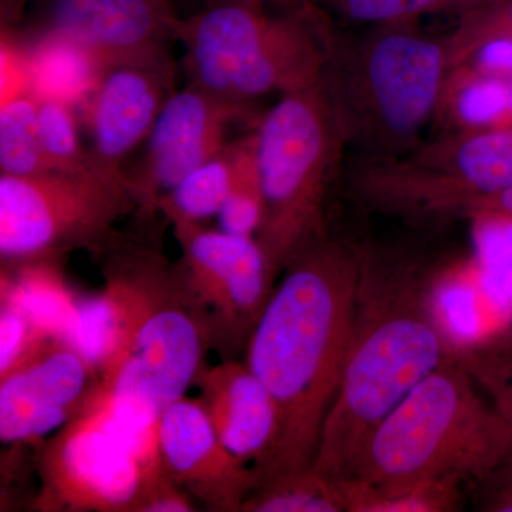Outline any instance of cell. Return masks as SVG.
Listing matches in <instances>:
<instances>
[{
	"mask_svg": "<svg viewBox=\"0 0 512 512\" xmlns=\"http://www.w3.org/2000/svg\"><path fill=\"white\" fill-rule=\"evenodd\" d=\"M356 245L352 333L313 463L340 484L352 480L377 426L458 350L437 313L433 256L412 242L367 237Z\"/></svg>",
	"mask_w": 512,
	"mask_h": 512,
	"instance_id": "1",
	"label": "cell"
},
{
	"mask_svg": "<svg viewBox=\"0 0 512 512\" xmlns=\"http://www.w3.org/2000/svg\"><path fill=\"white\" fill-rule=\"evenodd\" d=\"M356 239L325 231L288 262L247 346L245 365L274 400L276 431L258 485L315 463L338 394L353 315Z\"/></svg>",
	"mask_w": 512,
	"mask_h": 512,
	"instance_id": "2",
	"label": "cell"
},
{
	"mask_svg": "<svg viewBox=\"0 0 512 512\" xmlns=\"http://www.w3.org/2000/svg\"><path fill=\"white\" fill-rule=\"evenodd\" d=\"M133 215L97 254L117 338L96 390L161 420L197 380L211 345L177 262L165 255L168 221Z\"/></svg>",
	"mask_w": 512,
	"mask_h": 512,
	"instance_id": "3",
	"label": "cell"
},
{
	"mask_svg": "<svg viewBox=\"0 0 512 512\" xmlns=\"http://www.w3.org/2000/svg\"><path fill=\"white\" fill-rule=\"evenodd\" d=\"M446 39L419 20L338 29L333 23L320 84L349 156L399 157L424 141L448 82Z\"/></svg>",
	"mask_w": 512,
	"mask_h": 512,
	"instance_id": "4",
	"label": "cell"
},
{
	"mask_svg": "<svg viewBox=\"0 0 512 512\" xmlns=\"http://www.w3.org/2000/svg\"><path fill=\"white\" fill-rule=\"evenodd\" d=\"M511 448L512 427L456 356L377 426L350 481L377 490L477 481Z\"/></svg>",
	"mask_w": 512,
	"mask_h": 512,
	"instance_id": "5",
	"label": "cell"
},
{
	"mask_svg": "<svg viewBox=\"0 0 512 512\" xmlns=\"http://www.w3.org/2000/svg\"><path fill=\"white\" fill-rule=\"evenodd\" d=\"M333 22L311 0L269 13L264 0H208L181 19L187 83L225 99L255 103L320 82Z\"/></svg>",
	"mask_w": 512,
	"mask_h": 512,
	"instance_id": "6",
	"label": "cell"
},
{
	"mask_svg": "<svg viewBox=\"0 0 512 512\" xmlns=\"http://www.w3.org/2000/svg\"><path fill=\"white\" fill-rule=\"evenodd\" d=\"M252 131L264 204L255 239L274 292L292 256L328 228L330 195L349 150L320 82L279 96Z\"/></svg>",
	"mask_w": 512,
	"mask_h": 512,
	"instance_id": "7",
	"label": "cell"
},
{
	"mask_svg": "<svg viewBox=\"0 0 512 512\" xmlns=\"http://www.w3.org/2000/svg\"><path fill=\"white\" fill-rule=\"evenodd\" d=\"M340 184L362 210L414 227L458 220L468 202L512 187V123L446 131L399 157L348 156Z\"/></svg>",
	"mask_w": 512,
	"mask_h": 512,
	"instance_id": "8",
	"label": "cell"
},
{
	"mask_svg": "<svg viewBox=\"0 0 512 512\" xmlns=\"http://www.w3.org/2000/svg\"><path fill=\"white\" fill-rule=\"evenodd\" d=\"M136 210L126 177L101 171L0 174L2 265L55 262L77 249L97 255L117 222Z\"/></svg>",
	"mask_w": 512,
	"mask_h": 512,
	"instance_id": "9",
	"label": "cell"
},
{
	"mask_svg": "<svg viewBox=\"0 0 512 512\" xmlns=\"http://www.w3.org/2000/svg\"><path fill=\"white\" fill-rule=\"evenodd\" d=\"M181 248L177 268L197 306L211 349L224 360L247 349L271 296L264 254L255 237L204 224L173 225Z\"/></svg>",
	"mask_w": 512,
	"mask_h": 512,
	"instance_id": "10",
	"label": "cell"
},
{
	"mask_svg": "<svg viewBox=\"0 0 512 512\" xmlns=\"http://www.w3.org/2000/svg\"><path fill=\"white\" fill-rule=\"evenodd\" d=\"M35 507L60 512H140L148 478L92 410L57 430L39 458Z\"/></svg>",
	"mask_w": 512,
	"mask_h": 512,
	"instance_id": "11",
	"label": "cell"
},
{
	"mask_svg": "<svg viewBox=\"0 0 512 512\" xmlns=\"http://www.w3.org/2000/svg\"><path fill=\"white\" fill-rule=\"evenodd\" d=\"M255 103L225 99L187 83L171 96L144 141L143 153L124 170L137 202L134 214L156 215L158 204L185 175L227 146L231 128L255 127Z\"/></svg>",
	"mask_w": 512,
	"mask_h": 512,
	"instance_id": "12",
	"label": "cell"
},
{
	"mask_svg": "<svg viewBox=\"0 0 512 512\" xmlns=\"http://www.w3.org/2000/svg\"><path fill=\"white\" fill-rule=\"evenodd\" d=\"M177 74L171 46L97 67L92 89L80 103V123L94 167L126 177L127 161L178 90Z\"/></svg>",
	"mask_w": 512,
	"mask_h": 512,
	"instance_id": "13",
	"label": "cell"
},
{
	"mask_svg": "<svg viewBox=\"0 0 512 512\" xmlns=\"http://www.w3.org/2000/svg\"><path fill=\"white\" fill-rule=\"evenodd\" d=\"M25 40L59 39L101 66L177 42L171 0H32Z\"/></svg>",
	"mask_w": 512,
	"mask_h": 512,
	"instance_id": "14",
	"label": "cell"
},
{
	"mask_svg": "<svg viewBox=\"0 0 512 512\" xmlns=\"http://www.w3.org/2000/svg\"><path fill=\"white\" fill-rule=\"evenodd\" d=\"M99 375L76 350L49 339L6 375L0 376V439L39 443L79 416Z\"/></svg>",
	"mask_w": 512,
	"mask_h": 512,
	"instance_id": "15",
	"label": "cell"
},
{
	"mask_svg": "<svg viewBox=\"0 0 512 512\" xmlns=\"http://www.w3.org/2000/svg\"><path fill=\"white\" fill-rule=\"evenodd\" d=\"M165 474L208 510L241 512L258 485L254 468L224 446L198 400L181 397L160 420Z\"/></svg>",
	"mask_w": 512,
	"mask_h": 512,
	"instance_id": "16",
	"label": "cell"
},
{
	"mask_svg": "<svg viewBox=\"0 0 512 512\" xmlns=\"http://www.w3.org/2000/svg\"><path fill=\"white\" fill-rule=\"evenodd\" d=\"M195 383L201 390L198 402L224 446L256 470L268 456L276 431L274 400L264 384L235 359L204 367Z\"/></svg>",
	"mask_w": 512,
	"mask_h": 512,
	"instance_id": "17",
	"label": "cell"
},
{
	"mask_svg": "<svg viewBox=\"0 0 512 512\" xmlns=\"http://www.w3.org/2000/svg\"><path fill=\"white\" fill-rule=\"evenodd\" d=\"M252 143V131L234 138L210 160L185 175L158 204V212L168 224H204L208 218L217 217Z\"/></svg>",
	"mask_w": 512,
	"mask_h": 512,
	"instance_id": "18",
	"label": "cell"
},
{
	"mask_svg": "<svg viewBox=\"0 0 512 512\" xmlns=\"http://www.w3.org/2000/svg\"><path fill=\"white\" fill-rule=\"evenodd\" d=\"M12 266V275L2 269V301L18 308L46 338L66 342L79 298L56 271L55 262Z\"/></svg>",
	"mask_w": 512,
	"mask_h": 512,
	"instance_id": "19",
	"label": "cell"
},
{
	"mask_svg": "<svg viewBox=\"0 0 512 512\" xmlns=\"http://www.w3.org/2000/svg\"><path fill=\"white\" fill-rule=\"evenodd\" d=\"M241 512H348V497L345 484L312 466L259 485Z\"/></svg>",
	"mask_w": 512,
	"mask_h": 512,
	"instance_id": "20",
	"label": "cell"
},
{
	"mask_svg": "<svg viewBox=\"0 0 512 512\" xmlns=\"http://www.w3.org/2000/svg\"><path fill=\"white\" fill-rule=\"evenodd\" d=\"M47 171L35 94L0 101V174L28 177Z\"/></svg>",
	"mask_w": 512,
	"mask_h": 512,
	"instance_id": "21",
	"label": "cell"
},
{
	"mask_svg": "<svg viewBox=\"0 0 512 512\" xmlns=\"http://www.w3.org/2000/svg\"><path fill=\"white\" fill-rule=\"evenodd\" d=\"M458 478H440L399 488L377 490L355 481L345 484L348 512H454L463 505Z\"/></svg>",
	"mask_w": 512,
	"mask_h": 512,
	"instance_id": "22",
	"label": "cell"
},
{
	"mask_svg": "<svg viewBox=\"0 0 512 512\" xmlns=\"http://www.w3.org/2000/svg\"><path fill=\"white\" fill-rule=\"evenodd\" d=\"M37 120L43 153L50 171H100L94 167L89 148L83 140L82 123L74 113L73 104L50 97H37Z\"/></svg>",
	"mask_w": 512,
	"mask_h": 512,
	"instance_id": "23",
	"label": "cell"
},
{
	"mask_svg": "<svg viewBox=\"0 0 512 512\" xmlns=\"http://www.w3.org/2000/svg\"><path fill=\"white\" fill-rule=\"evenodd\" d=\"M328 15L357 26L410 22L437 13H457L487 5L493 0H311Z\"/></svg>",
	"mask_w": 512,
	"mask_h": 512,
	"instance_id": "24",
	"label": "cell"
},
{
	"mask_svg": "<svg viewBox=\"0 0 512 512\" xmlns=\"http://www.w3.org/2000/svg\"><path fill=\"white\" fill-rule=\"evenodd\" d=\"M444 39L450 73L473 62L490 46L512 43V0H493L463 13Z\"/></svg>",
	"mask_w": 512,
	"mask_h": 512,
	"instance_id": "25",
	"label": "cell"
},
{
	"mask_svg": "<svg viewBox=\"0 0 512 512\" xmlns=\"http://www.w3.org/2000/svg\"><path fill=\"white\" fill-rule=\"evenodd\" d=\"M457 359L512 427V328L477 348L458 349Z\"/></svg>",
	"mask_w": 512,
	"mask_h": 512,
	"instance_id": "26",
	"label": "cell"
},
{
	"mask_svg": "<svg viewBox=\"0 0 512 512\" xmlns=\"http://www.w3.org/2000/svg\"><path fill=\"white\" fill-rule=\"evenodd\" d=\"M116 338V313L107 293L79 298L73 325L64 343L76 350L97 375L109 362Z\"/></svg>",
	"mask_w": 512,
	"mask_h": 512,
	"instance_id": "27",
	"label": "cell"
},
{
	"mask_svg": "<svg viewBox=\"0 0 512 512\" xmlns=\"http://www.w3.org/2000/svg\"><path fill=\"white\" fill-rule=\"evenodd\" d=\"M261 187L255 164V141L239 168L237 180L231 194L222 205L217 218L221 231L242 237H255L262 221Z\"/></svg>",
	"mask_w": 512,
	"mask_h": 512,
	"instance_id": "28",
	"label": "cell"
},
{
	"mask_svg": "<svg viewBox=\"0 0 512 512\" xmlns=\"http://www.w3.org/2000/svg\"><path fill=\"white\" fill-rule=\"evenodd\" d=\"M0 306V376H3L25 362L49 338L9 302L2 301Z\"/></svg>",
	"mask_w": 512,
	"mask_h": 512,
	"instance_id": "29",
	"label": "cell"
},
{
	"mask_svg": "<svg viewBox=\"0 0 512 512\" xmlns=\"http://www.w3.org/2000/svg\"><path fill=\"white\" fill-rule=\"evenodd\" d=\"M474 484L477 511L512 512V448Z\"/></svg>",
	"mask_w": 512,
	"mask_h": 512,
	"instance_id": "30",
	"label": "cell"
},
{
	"mask_svg": "<svg viewBox=\"0 0 512 512\" xmlns=\"http://www.w3.org/2000/svg\"><path fill=\"white\" fill-rule=\"evenodd\" d=\"M194 511L190 494L175 484L167 474L147 488L140 512H187Z\"/></svg>",
	"mask_w": 512,
	"mask_h": 512,
	"instance_id": "31",
	"label": "cell"
},
{
	"mask_svg": "<svg viewBox=\"0 0 512 512\" xmlns=\"http://www.w3.org/2000/svg\"><path fill=\"white\" fill-rule=\"evenodd\" d=\"M484 218L512 221V187L468 202L458 215V220H484Z\"/></svg>",
	"mask_w": 512,
	"mask_h": 512,
	"instance_id": "32",
	"label": "cell"
},
{
	"mask_svg": "<svg viewBox=\"0 0 512 512\" xmlns=\"http://www.w3.org/2000/svg\"><path fill=\"white\" fill-rule=\"evenodd\" d=\"M265 3L278 6L281 9L295 8V6L303 5L308 0H264Z\"/></svg>",
	"mask_w": 512,
	"mask_h": 512,
	"instance_id": "33",
	"label": "cell"
}]
</instances>
